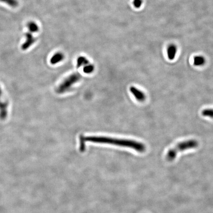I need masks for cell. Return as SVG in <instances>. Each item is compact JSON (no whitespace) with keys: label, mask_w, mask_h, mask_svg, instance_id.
Masks as SVG:
<instances>
[{"label":"cell","mask_w":213,"mask_h":213,"mask_svg":"<svg viewBox=\"0 0 213 213\" xmlns=\"http://www.w3.org/2000/svg\"><path fill=\"white\" fill-rule=\"evenodd\" d=\"M205 59L202 56H196L194 58V65L196 66H200L204 65Z\"/></svg>","instance_id":"obj_9"},{"label":"cell","mask_w":213,"mask_h":213,"mask_svg":"<svg viewBox=\"0 0 213 213\" xmlns=\"http://www.w3.org/2000/svg\"><path fill=\"white\" fill-rule=\"evenodd\" d=\"M64 58V56L62 53L60 52L55 53L50 59V63L52 65H55L62 61Z\"/></svg>","instance_id":"obj_8"},{"label":"cell","mask_w":213,"mask_h":213,"mask_svg":"<svg viewBox=\"0 0 213 213\" xmlns=\"http://www.w3.org/2000/svg\"><path fill=\"white\" fill-rule=\"evenodd\" d=\"M89 64V61L85 57H78L77 60V67L79 68L82 66H86Z\"/></svg>","instance_id":"obj_11"},{"label":"cell","mask_w":213,"mask_h":213,"mask_svg":"<svg viewBox=\"0 0 213 213\" xmlns=\"http://www.w3.org/2000/svg\"><path fill=\"white\" fill-rule=\"evenodd\" d=\"M0 1L13 8H15L18 5V2L17 0H0Z\"/></svg>","instance_id":"obj_12"},{"label":"cell","mask_w":213,"mask_h":213,"mask_svg":"<svg viewBox=\"0 0 213 213\" xmlns=\"http://www.w3.org/2000/svg\"><path fill=\"white\" fill-rule=\"evenodd\" d=\"M202 114L203 116H205V117L213 118V109H205L203 111Z\"/></svg>","instance_id":"obj_13"},{"label":"cell","mask_w":213,"mask_h":213,"mask_svg":"<svg viewBox=\"0 0 213 213\" xmlns=\"http://www.w3.org/2000/svg\"><path fill=\"white\" fill-rule=\"evenodd\" d=\"M177 53V47L174 45H171L168 46L167 55L169 59L173 60L175 58Z\"/></svg>","instance_id":"obj_7"},{"label":"cell","mask_w":213,"mask_h":213,"mask_svg":"<svg viewBox=\"0 0 213 213\" xmlns=\"http://www.w3.org/2000/svg\"><path fill=\"white\" fill-rule=\"evenodd\" d=\"M94 67L92 65H88L85 66L84 68V73L86 74H90L92 73L93 71H94Z\"/></svg>","instance_id":"obj_14"},{"label":"cell","mask_w":213,"mask_h":213,"mask_svg":"<svg viewBox=\"0 0 213 213\" xmlns=\"http://www.w3.org/2000/svg\"><path fill=\"white\" fill-rule=\"evenodd\" d=\"M198 146V142L195 140H189L180 143L174 148L168 151L166 155V158L168 161H172L175 159L178 152L188 149L196 148Z\"/></svg>","instance_id":"obj_2"},{"label":"cell","mask_w":213,"mask_h":213,"mask_svg":"<svg viewBox=\"0 0 213 213\" xmlns=\"http://www.w3.org/2000/svg\"><path fill=\"white\" fill-rule=\"evenodd\" d=\"M26 40L24 44L21 46V48L23 50H27L36 42V39L33 36L31 33H27L26 34Z\"/></svg>","instance_id":"obj_5"},{"label":"cell","mask_w":213,"mask_h":213,"mask_svg":"<svg viewBox=\"0 0 213 213\" xmlns=\"http://www.w3.org/2000/svg\"><path fill=\"white\" fill-rule=\"evenodd\" d=\"M85 139L86 141L93 143L107 144L120 147H127L133 148L139 152H144L146 151V147L143 143L131 140L115 139L101 136H88L85 137Z\"/></svg>","instance_id":"obj_1"},{"label":"cell","mask_w":213,"mask_h":213,"mask_svg":"<svg viewBox=\"0 0 213 213\" xmlns=\"http://www.w3.org/2000/svg\"><path fill=\"white\" fill-rule=\"evenodd\" d=\"M130 91L135 96L136 99L140 102H143L146 99L145 94L142 91L134 86H131V88H130Z\"/></svg>","instance_id":"obj_6"},{"label":"cell","mask_w":213,"mask_h":213,"mask_svg":"<svg viewBox=\"0 0 213 213\" xmlns=\"http://www.w3.org/2000/svg\"><path fill=\"white\" fill-rule=\"evenodd\" d=\"M85 137H84L83 136H82L80 137V147H79V148H80V151L82 152H84V151H85Z\"/></svg>","instance_id":"obj_15"},{"label":"cell","mask_w":213,"mask_h":213,"mask_svg":"<svg viewBox=\"0 0 213 213\" xmlns=\"http://www.w3.org/2000/svg\"><path fill=\"white\" fill-rule=\"evenodd\" d=\"M142 4V0H134L133 1V5L134 7L137 8H139L141 7Z\"/></svg>","instance_id":"obj_16"},{"label":"cell","mask_w":213,"mask_h":213,"mask_svg":"<svg viewBox=\"0 0 213 213\" xmlns=\"http://www.w3.org/2000/svg\"><path fill=\"white\" fill-rule=\"evenodd\" d=\"M81 78V75L77 73L70 75L64 79L63 82L59 85L57 88V92L63 93L67 92L71 88L73 85L78 82Z\"/></svg>","instance_id":"obj_3"},{"label":"cell","mask_w":213,"mask_h":213,"mask_svg":"<svg viewBox=\"0 0 213 213\" xmlns=\"http://www.w3.org/2000/svg\"><path fill=\"white\" fill-rule=\"evenodd\" d=\"M27 27L31 33H36L38 31V27L37 24L33 21H31L28 23L27 24Z\"/></svg>","instance_id":"obj_10"},{"label":"cell","mask_w":213,"mask_h":213,"mask_svg":"<svg viewBox=\"0 0 213 213\" xmlns=\"http://www.w3.org/2000/svg\"><path fill=\"white\" fill-rule=\"evenodd\" d=\"M2 95V91L0 87V119L1 121H5L8 117V103L5 101H2L1 97Z\"/></svg>","instance_id":"obj_4"}]
</instances>
